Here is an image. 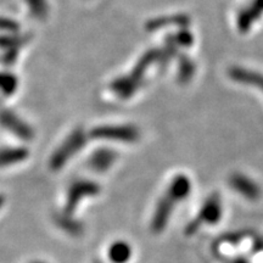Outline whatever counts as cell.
Wrapping results in <instances>:
<instances>
[{"label": "cell", "instance_id": "6da1fadb", "mask_svg": "<svg viewBox=\"0 0 263 263\" xmlns=\"http://www.w3.org/2000/svg\"><path fill=\"white\" fill-rule=\"evenodd\" d=\"M222 218V206L221 200L217 195L210 197L207 201L203 203L202 209L200 210L199 216L195 221H193L186 228V234L190 235L199 229V227L206 223V224H216L219 219Z\"/></svg>", "mask_w": 263, "mask_h": 263}, {"label": "cell", "instance_id": "7a4b0ae2", "mask_svg": "<svg viewBox=\"0 0 263 263\" xmlns=\"http://www.w3.org/2000/svg\"><path fill=\"white\" fill-rule=\"evenodd\" d=\"M173 200L171 197H164L161 200L159 205L156 207L155 215L153 217V221H151V227H153L154 232L159 233L162 232L164 227L167 226L171 213H172V207H173Z\"/></svg>", "mask_w": 263, "mask_h": 263}, {"label": "cell", "instance_id": "3957f363", "mask_svg": "<svg viewBox=\"0 0 263 263\" xmlns=\"http://www.w3.org/2000/svg\"><path fill=\"white\" fill-rule=\"evenodd\" d=\"M232 185L236 192H239L242 196H245L249 200H257L259 194H261L258 186L252 180L245 178V177H233Z\"/></svg>", "mask_w": 263, "mask_h": 263}, {"label": "cell", "instance_id": "277c9868", "mask_svg": "<svg viewBox=\"0 0 263 263\" xmlns=\"http://www.w3.org/2000/svg\"><path fill=\"white\" fill-rule=\"evenodd\" d=\"M108 257L114 263H127L132 257V248L126 241H117L108 250Z\"/></svg>", "mask_w": 263, "mask_h": 263}, {"label": "cell", "instance_id": "5b68a950", "mask_svg": "<svg viewBox=\"0 0 263 263\" xmlns=\"http://www.w3.org/2000/svg\"><path fill=\"white\" fill-rule=\"evenodd\" d=\"M190 192V183L186 178L179 177L172 183L170 188L168 196L173 201H180V200L185 199Z\"/></svg>", "mask_w": 263, "mask_h": 263}, {"label": "cell", "instance_id": "8992f818", "mask_svg": "<svg viewBox=\"0 0 263 263\" xmlns=\"http://www.w3.org/2000/svg\"><path fill=\"white\" fill-rule=\"evenodd\" d=\"M32 263H45V262H32Z\"/></svg>", "mask_w": 263, "mask_h": 263}]
</instances>
